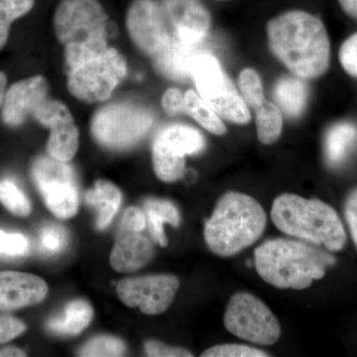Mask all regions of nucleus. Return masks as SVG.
Instances as JSON below:
<instances>
[{"label":"nucleus","instance_id":"nucleus-1","mask_svg":"<svg viewBox=\"0 0 357 357\" xmlns=\"http://www.w3.org/2000/svg\"><path fill=\"white\" fill-rule=\"evenodd\" d=\"M270 48L295 76L317 79L328 70L331 44L324 23L305 11H289L267 24Z\"/></svg>","mask_w":357,"mask_h":357},{"label":"nucleus","instance_id":"nucleus-2","mask_svg":"<svg viewBox=\"0 0 357 357\" xmlns=\"http://www.w3.org/2000/svg\"><path fill=\"white\" fill-rule=\"evenodd\" d=\"M54 28L64 46L66 73L109 48L112 22L98 0H61Z\"/></svg>","mask_w":357,"mask_h":357},{"label":"nucleus","instance_id":"nucleus-3","mask_svg":"<svg viewBox=\"0 0 357 357\" xmlns=\"http://www.w3.org/2000/svg\"><path fill=\"white\" fill-rule=\"evenodd\" d=\"M335 264L333 255L291 239H271L255 251L256 271L263 280L278 289L309 288Z\"/></svg>","mask_w":357,"mask_h":357},{"label":"nucleus","instance_id":"nucleus-4","mask_svg":"<svg viewBox=\"0 0 357 357\" xmlns=\"http://www.w3.org/2000/svg\"><path fill=\"white\" fill-rule=\"evenodd\" d=\"M266 223V213L255 198L243 192H225L204 225V241L215 255L231 257L255 244Z\"/></svg>","mask_w":357,"mask_h":357},{"label":"nucleus","instance_id":"nucleus-5","mask_svg":"<svg viewBox=\"0 0 357 357\" xmlns=\"http://www.w3.org/2000/svg\"><path fill=\"white\" fill-rule=\"evenodd\" d=\"M271 218L283 234L328 250H342L347 244V232L337 211L321 199L281 195L275 199Z\"/></svg>","mask_w":357,"mask_h":357},{"label":"nucleus","instance_id":"nucleus-6","mask_svg":"<svg viewBox=\"0 0 357 357\" xmlns=\"http://www.w3.org/2000/svg\"><path fill=\"white\" fill-rule=\"evenodd\" d=\"M191 77L199 96L223 119L236 124L251 121L248 105L211 52L194 61Z\"/></svg>","mask_w":357,"mask_h":357},{"label":"nucleus","instance_id":"nucleus-7","mask_svg":"<svg viewBox=\"0 0 357 357\" xmlns=\"http://www.w3.org/2000/svg\"><path fill=\"white\" fill-rule=\"evenodd\" d=\"M153 115L145 107L128 102L100 107L91 119V132L102 146L126 149L140 142L153 126Z\"/></svg>","mask_w":357,"mask_h":357},{"label":"nucleus","instance_id":"nucleus-8","mask_svg":"<svg viewBox=\"0 0 357 357\" xmlns=\"http://www.w3.org/2000/svg\"><path fill=\"white\" fill-rule=\"evenodd\" d=\"M128 74V61L112 47L67 73L68 89L77 100L95 103L109 100Z\"/></svg>","mask_w":357,"mask_h":357},{"label":"nucleus","instance_id":"nucleus-9","mask_svg":"<svg viewBox=\"0 0 357 357\" xmlns=\"http://www.w3.org/2000/svg\"><path fill=\"white\" fill-rule=\"evenodd\" d=\"M223 324L232 335L259 345L278 342L281 326L265 303L252 294L238 292L229 301Z\"/></svg>","mask_w":357,"mask_h":357},{"label":"nucleus","instance_id":"nucleus-10","mask_svg":"<svg viewBox=\"0 0 357 357\" xmlns=\"http://www.w3.org/2000/svg\"><path fill=\"white\" fill-rule=\"evenodd\" d=\"M206 140L198 129L185 124H172L159 131L152 148L155 173L166 183L176 182L185 172V157L198 154Z\"/></svg>","mask_w":357,"mask_h":357},{"label":"nucleus","instance_id":"nucleus-11","mask_svg":"<svg viewBox=\"0 0 357 357\" xmlns=\"http://www.w3.org/2000/svg\"><path fill=\"white\" fill-rule=\"evenodd\" d=\"M32 177L54 215L67 220L76 215L79 196L72 167L53 157H40L32 167Z\"/></svg>","mask_w":357,"mask_h":357},{"label":"nucleus","instance_id":"nucleus-12","mask_svg":"<svg viewBox=\"0 0 357 357\" xmlns=\"http://www.w3.org/2000/svg\"><path fill=\"white\" fill-rule=\"evenodd\" d=\"M178 287L180 281L174 275H150L119 282L117 294L126 306L139 307L146 314H159L171 306Z\"/></svg>","mask_w":357,"mask_h":357},{"label":"nucleus","instance_id":"nucleus-13","mask_svg":"<svg viewBox=\"0 0 357 357\" xmlns=\"http://www.w3.org/2000/svg\"><path fill=\"white\" fill-rule=\"evenodd\" d=\"M126 27L135 46L151 58L172 34L161 4L155 0H134L126 16Z\"/></svg>","mask_w":357,"mask_h":357},{"label":"nucleus","instance_id":"nucleus-14","mask_svg":"<svg viewBox=\"0 0 357 357\" xmlns=\"http://www.w3.org/2000/svg\"><path fill=\"white\" fill-rule=\"evenodd\" d=\"M33 116L50 128V137L47 144L49 156L63 162L74 158L79 149V130L74 117L64 103L48 98Z\"/></svg>","mask_w":357,"mask_h":357},{"label":"nucleus","instance_id":"nucleus-15","mask_svg":"<svg viewBox=\"0 0 357 357\" xmlns=\"http://www.w3.org/2000/svg\"><path fill=\"white\" fill-rule=\"evenodd\" d=\"M49 95L44 77L35 76L13 84L4 96L2 119L9 126H20L29 115H34Z\"/></svg>","mask_w":357,"mask_h":357},{"label":"nucleus","instance_id":"nucleus-16","mask_svg":"<svg viewBox=\"0 0 357 357\" xmlns=\"http://www.w3.org/2000/svg\"><path fill=\"white\" fill-rule=\"evenodd\" d=\"M204 43L206 40L202 42L189 41L172 32L165 46L152 57L155 68L173 81L180 83L188 81L192 79L194 61L201 54L210 52Z\"/></svg>","mask_w":357,"mask_h":357},{"label":"nucleus","instance_id":"nucleus-17","mask_svg":"<svg viewBox=\"0 0 357 357\" xmlns=\"http://www.w3.org/2000/svg\"><path fill=\"white\" fill-rule=\"evenodd\" d=\"M171 30L192 42L204 41L211 28V16L199 0H161Z\"/></svg>","mask_w":357,"mask_h":357},{"label":"nucleus","instance_id":"nucleus-18","mask_svg":"<svg viewBox=\"0 0 357 357\" xmlns=\"http://www.w3.org/2000/svg\"><path fill=\"white\" fill-rule=\"evenodd\" d=\"M48 294L46 282L36 275L0 272V311H14L34 306Z\"/></svg>","mask_w":357,"mask_h":357},{"label":"nucleus","instance_id":"nucleus-19","mask_svg":"<svg viewBox=\"0 0 357 357\" xmlns=\"http://www.w3.org/2000/svg\"><path fill=\"white\" fill-rule=\"evenodd\" d=\"M154 255L153 244L140 232L119 229L110 255V264L115 271L130 273L150 262Z\"/></svg>","mask_w":357,"mask_h":357},{"label":"nucleus","instance_id":"nucleus-20","mask_svg":"<svg viewBox=\"0 0 357 357\" xmlns=\"http://www.w3.org/2000/svg\"><path fill=\"white\" fill-rule=\"evenodd\" d=\"M273 96L279 109L291 119H295L306 107L309 89L302 77L285 76L275 84Z\"/></svg>","mask_w":357,"mask_h":357},{"label":"nucleus","instance_id":"nucleus-21","mask_svg":"<svg viewBox=\"0 0 357 357\" xmlns=\"http://www.w3.org/2000/svg\"><path fill=\"white\" fill-rule=\"evenodd\" d=\"M356 146L357 126L351 122H338L326 134V163L333 168L342 165Z\"/></svg>","mask_w":357,"mask_h":357},{"label":"nucleus","instance_id":"nucleus-22","mask_svg":"<svg viewBox=\"0 0 357 357\" xmlns=\"http://www.w3.org/2000/svg\"><path fill=\"white\" fill-rule=\"evenodd\" d=\"M86 201L98 211L96 227L102 230L109 227L119 211L121 204V194L112 183L98 180L93 189L86 192Z\"/></svg>","mask_w":357,"mask_h":357},{"label":"nucleus","instance_id":"nucleus-23","mask_svg":"<svg viewBox=\"0 0 357 357\" xmlns=\"http://www.w3.org/2000/svg\"><path fill=\"white\" fill-rule=\"evenodd\" d=\"M93 317V307L88 302L75 300L66 306L63 316L50 319L47 326L56 335L74 337L83 332L91 324Z\"/></svg>","mask_w":357,"mask_h":357},{"label":"nucleus","instance_id":"nucleus-24","mask_svg":"<svg viewBox=\"0 0 357 357\" xmlns=\"http://www.w3.org/2000/svg\"><path fill=\"white\" fill-rule=\"evenodd\" d=\"M148 225L152 238L162 248L168 245V239L164 231V223H170L178 227L181 222V215L175 204L166 199H148L144 203Z\"/></svg>","mask_w":357,"mask_h":357},{"label":"nucleus","instance_id":"nucleus-25","mask_svg":"<svg viewBox=\"0 0 357 357\" xmlns=\"http://www.w3.org/2000/svg\"><path fill=\"white\" fill-rule=\"evenodd\" d=\"M255 110L258 139L265 145L273 144L280 137L283 129L281 110L267 98L257 105Z\"/></svg>","mask_w":357,"mask_h":357},{"label":"nucleus","instance_id":"nucleus-26","mask_svg":"<svg viewBox=\"0 0 357 357\" xmlns=\"http://www.w3.org/2000/svg\"><path fill=\"white\" fill-rule=\"evenodd\" d=\"M184 98L185 112L208 132L215 135H223L227 132V128L220 115L201 96L194 91H188Z\"/></svg>","mask_w":357,"mask_h":357},{"label":"nucleus","instance_id":"nucleus-27","mask_svg":"<svg viewBox=\"0 0 357 357\" xmlns=\"http://www.w3.org/2000/svg\"><path fill=\"white\" fill-rule=\"evenodd\" d=\"M35 0H0V50L6 46L13 21L29 13Z\"/></svg>","mask_w":357,"mask_h":357},{"label":"nucleus","instance_id":"nucleus-28","mask_svg":"<svg viewBox=\"0 0 357 357\" xmlns=\"http://www.w3.org/2000/svg\"><path fill=\"white\" fill-rule=\"evenodd\" d=\"M0 202L17 217H28L31 213V204L15 183L8 178L0 180Z\"/></svg>","mask_w":357,"mask_h":357},{"label":"nucleus","instance_id":"nucleus-29","mask_svg":"<svg viewBox=\"0 0 357 357\" xmlns=\"http://www.w3.org/2000/svg\"><path fill=\"white\" fill-rule=\"evenodd\" d=\"M126 347L122 340L114 337H98L89 340L79 349V356H122L126 354Z\"/></svg>","mask_w":357,"mask_h":357},{"label":"nucleus","instance_id":"nucleus-30","mask_svg":"<svg viewBox=\"0 0 357 357\" xmlns=\"http://www.w3.org/2000/svg\"><path fill=\"white\" fill-rule=\"evenodd\" d=\"M239 89L241 96L248 107L255 109L257 105L266 100L263 91L261 79L259 75L253 69H244L238 77Z\"/></svg>","mask_w":357,"mask_h":357},{"label":"nucleus","instance_id":"nucleus-31","mask_svg":"<svg viewBox=\"0 0 357 357\" xmlns=\"http://www.w3.org/2000/svg\"><path fill=\"white\" fill-rule=\"evenodd\" d=\"M202 357H266L265 351L243 344H218L206 349Z\"/></svg>","mask_w":357,"mask_h":357},{"label":"nucleus","instance_id":"nucleus-32","mask_svg":"<svg viewBox=\"0 0 357 357\" xmlns=\"http://www.w3.org/2000/svg\"><path fill=\"white\" fill-rule=\"evenodd\" d=\"M67 244V232L60 225H46L41 230L40 234V245L45 252L54 253L60 252L65 248Z\"/></svg>","mask_w":357,"mask_h":357},{"label":"nucleus","instance_id":"nucleus-33","mask_svg":"<svg viewBox=\"0 0 357 357\" xmlns=\"http://www.w3.org/2000/svg\"><path fill=\"white\" fill-rule=\"evenodd\" d=\"M29 249V243L24 236L0 230V255L20 256Z\"/></svg>","mask_w":357,"mask_h":357},{"label":"nucleus","instance_id":"nucleus-34","mask_svg":"<svg viewBox=\"0 0 357 357\" xmlns=\"http://www.w3.org/2000/svg\"><path fill=\"white\" fill-rule=\"evenodd\" d=\"M340 62L345 72L357 77V33H354L340 47Z\"/></svg>","mask_w":357,"mask_h":357},{"label":"nucleus","instance_id":"nucleus-35","mask_svg":"<svg viewBox=\"0 0 357 357\" xmlns=\"http://www.w3.org/2000/svg\"><path fill=\"white\" fill-rule=\"evenodd\" d=\"M26 326L13 316H0V344L10 342L25 332Z\"/></svg>","mask_w":357,"mask_h":357},{"label":"nucleus","instance_id":"nucleus-36","mask_svg":"<svg viewBox=\"0 0 357 357\" xmlns=\"http://www.w3.org/2000/svg\"><path fill=\"white\" fill-rule=\"evenodd\" d=\"M162 107L166 114L170 116L185 114V98L180 89L176 88L167 89L162 96Z\"/></svg>","mask_w":357,"mask_h":357},{"label":"nucleus","instance_id":"nucleus-37","mask_svg":"<svg viewBox=\"0 0 357 357\" xmlns=\"http://www.w3.org/2000/svg\"><path fill=\"white\" fill-rule=\"evenodd\" d=\"M145 351L148 356L152 357H190L191 352L180 347H172L157 342L149 340L145 344Z\"/></svg>","mask_w":357,"mask_h":357},{"label":"nucleus","instance_id":"nucleus-38","mask_svg":"<svg viewBox=\"0 0 357 357\" xmlns=\"http://www.w3.org/2000/svg\"><path fill=\"white\" fill-rule=\"evenodd\" d=\"M344 217L357 249V187L351 190L345 199Z\"/></svg>","mask_w":357,"mask_h":357},{"label":"nucleus","instance_id":"nucleus-39","mask_svg":"<svg viewBox=\"0 0 357 357\" xmlns=\"http://www.w3.org/2000/svg\"><path fill=\"white\" fill-rule=\"evenodd\" d=\"M146 227V218L137 208H129L122 217L121 229L130 231H142Z\"/></svg>","mask_w":357,"mask_h":357},{"label":"nucleus","instance_id":"nucleus-40","mask_svg":"<svg viewBox=\"0 0 357 357\" xmlns=\"http://www.w3.org/2000/svg\"><path fill=\"white\" fill-rule=\"evenodd\" d=\"M344 13L357 20V0H338Z\"/></svg>","mask_w":357,"mask_h":357},{"label":"nucleus","instance_id":"nucleus-41","mask_svg":"<svg viewBox=\"0 0 357 357\" xmlns=\"http://www.w3.org/2000/svg\"><path fill=\"white\" fill-rule=\"evenodd\" d=\"M25 356L24 351L16 347H6L0 351V357H20Z\"/></svg>","mask_w":357,"mask_h":357},{"label":"nucleus","instance_id":"nucleus-42","mask_svg":"<svg viewBox=\"0 0 357 357\" xmlns=\"http://www.w3.org/2000/svg\"><path fill=\"white\" fill-rule=\"evenodd\" d=\"M7 84V77L4 73L0 72V105L3 103L4 96H6V89Z\"/></svg>","mask_w":357,"mask_h":357},{"label":"nucleus","instance_id":"nucleus-43","mask_svg":"<svg viewBox=\"0 0 357 357\" xmlns=\"http://www.w3.org/2000/svg\"><path fill=\"white\" fill-rule=\"evenodd\" d=\"M217 1H227V0H217Z\"/></svg>","mask_w":357,"mask_h":357}]
</instances>
